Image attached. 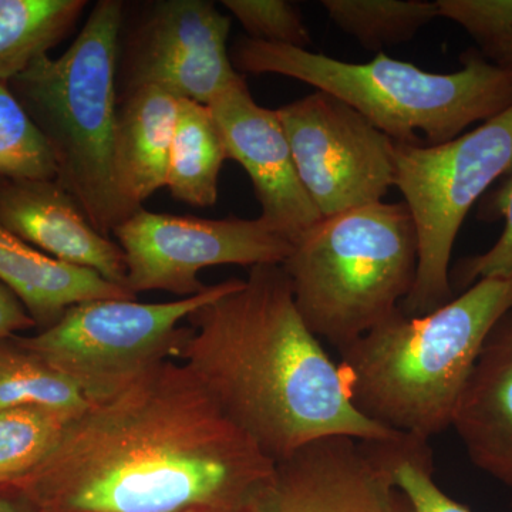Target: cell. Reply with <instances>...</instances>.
<instances>
[{
    "label": "cell",
    "mask_w": 512,
    "mask_h": 512,
    "mask_svg": "<svg viewBox=\"0 0 512 512\" xmlns=\"http://www.w3.org/2000/svg\"><path fill=\"white\" fill-rule=\"evenodd\" d=\"M275 467L171 359L90 404L9 484L42 512H244Z\"/></svg>",
    "instance_id": "obj_1"
},
{
    "label": "cell",
    "mask_w": 512,
    "mask_h": 512,
    "mask_svg": "<svg viewBox=\"0 0 512 512\" xmlns=\"http://www.w3.org/2000/svg\"><path fill=\"white\" fill-rule=\"evenodd\" d=\"M187 325L177 360L275 463L326 437L400 434L356 409L342 369L296 308L282 265L249 268L247 279L191 313Z\"/></svg>",
    "instance_id": "obj_2"
},
{
    "label": "cell",
    "mask_w": 512,
    "mask_h": 512,
    "mask_svg": "<svg viewBox=\"0 0 512 512\" xmlns=\"http://www.w3.org/2000/svg\"><path fill=\"white\" fill-rule=\"evenodd\" d=\"M511 309L512 279L478 281L429 315L397 309L339 350L356 409L421 440L450 429L485 340Z\"/></svg>",
    "instance_id": "obj_3"
},
{
    "label": "cell",
    "mask_w": 512,
    "mask_h": 512,
    "mask_svg": "<svg viewBox=\"0 0 512 512\" xmlns=\"http://www.w3.org/2000/svg\"><path fill=\"white\" fill-rule=\"evenodd\" d=\"M239 74H279L348 104L396 143L439 146L512 106V69L478 53L463 69L424 72L413 63L379 53L366 63L342 62L299 47L242 36L232 46Z\"/></svg>",
    "instance_id": "obj_4"
},
{
    "label": "cell",
    "mask_w": 512,
    "mask_h": 512,
    "mask_svg": "<svg viewBox=\"0 0 512 512\" xmlns=\"http://www.w3.org/2000/svg\"><path fill=\"white\" fill-rule=\"evenodd\" d=\"M124 3L99 0L69 49L8 83L55 160L56 183L104 237L127 220L113 171Z\"/></svg>",
    "instance_id": "obj_5"
},
{
    "label": "cell",
    "mask_w": 512,
    "mask_h": 512,
    "mask_svg": "<svg viewBox=\"0 0 512 512\" xmlns=\"http://www.w3.org/2000/svg\"><path fill=\"white\" fill-rule=\"evenodd\" d=\"M417 262L409 208L380 201L322 218L293 245L282 268L306 326L342 350L400 308Z\"/></svg>",
    "instance_id": "obj_6"
},
{
    "label": "cell",
    "mask_w": 512,
    "mask_h": 512,
    "mask_svg": "<svg viewBox=\"0 0 512 512\" xmlns=\"http://www.w3.org/2000/svg\"><path fill=\"white\" fill-rule=\"evenodd\" d=\"M512 175V106L476 130L439 144L394 141V187L412 214L419 262L400 309L424 316L453 301L451 252L464 218L494 181Z\"/></svg>",
    "instance_id": "obj_7"
},
{
    "label": "cell",
    "mask_w": 512,
    "mask_h": 512,
    "mask_svg": "<svg viewBox=\"0 0 512 512\" xmlns=\"http://www.w3.org/2000/svg\"><path fill=\"white\" fill-rule=\"evenodd\" d=\"M241 282L228 279L171 302L96 299L79 303L50 328L15 339L72 379L90 402H97L165 360H177L188 335V316Z\"/></svg>",
    "instance_id": "obj_8"
},
{
    "label": "cell",
    "mask_w": 512,
    "mask_h": 512,
    "mask_svg": "<svg viewBox=\"0 0 512 512\" xmlns=\"http://www.w3.org/2000/svg\"><path fill=\"white\" fill-rule=\"evenodd\" d=\"M126 262V289L190 298L207 289L198 274L218 265H282L293 245L264 222L140 210L114 229Z\"/></svg>",
    "instance_id": "obj_9"
},
{
    "label": "cell",
    "mask_w": 512,
    "mask_h": 512,
    "mask_svg": "<svg viewBox=\"0 0 512 512\" xmlns=\"http://www.w3.org/2000/svg\"><path fill=\"white\" fill-rule=\"evenodd\" d=\"M278 114L323 218L383 201L394 187V141L348 104L316 90Z\"/></svg>",
    "instance_id": "obj_10"
},
{
    "label": "cell",
    "mask_w": 512,
    "mask_h": 512,
    "mask_svg": "<svg viewBox=\"0 0 512 512\" xmlns=\"http://www.w3.org/2000/svg\"><path fill=\"white\" fill-rule=\"evenodd\" d=\"M231 23L207 0L154 2L120 33L117 99L158 87L208 106L244 77L228 52Z\"/></svg>",
    "instance_id": "obj_11"
},
{
    "label": "cell",
    "mask_w": 512,
    "mask_h": 512,
    "mask_svg": "<svg viewBox=\"0 0 512 512\" xmlns=\"http://www.w3.org/2000/svg\"><path fill=\"white\" fill-rule=\"evenodd\" d=\"M244 512H413L365 441L326 437L276 463Z\"/></svg>",
    "instance_id": "obj_12"
},
{
    "label": "cell",
    "mask_w": 512,
    "mask_h": 512,
    "mask_svg": "<svg viewBox=\"0 0 512 512\" xmlns=\"http://www.w3.org/2000/svg\"><path fill=\"white\" fill-rule=\"evenodd\" d=\"M228 158L247 171L259 205V220L295 245L320 220L293 160L278 110L259 106L242 77L208 104Z\"/></svg>",
    "instance_id": "obj_13"
},
{
    "label": "cell",
    "mask_w": 512,
    "mask_h": 512,
    "mask_svg": "<svg viewBox=\"0 0 512 512\" xmlns=\"http://www.w3.org/2000/svg\"><path fill=\"white\" fill-rule=\"evenodd\" d=\"M0 225L39 251L92 269L111 284L126 288L120 245L101 235L56 181L2 180Z\"/></svg>",
    "instance_id": "obj_14"
},
{
    "label": "cell",
    "mask_w": 512,
    "mask_h": 512,
    "mask_svg": "<svg viewBox=\"0 0 512 512\" xmlns=\"http://www.w3.org/2000/svg\"><path fill=\"white\" fill-rule=\"evenodd\" d=\"M451 427L474 466L512 488V309L485 340Z\"/></svg>",
    "instance_id": "obj_15"
},
{
    "label": "cell",
    "mask_w": 512,
    "mask_h": 512,
    "mask_svg": "<svg viewBox=\"0 0 512 512\" xmlns=\"http://www.w3.org/2000/svg\"><path fill=\"white\" fill-rule=\"evenodd\" d=\"M180 97L144 87L117 99L113 171L127 217L167 184Z\"/></svg>",
    "instance_id": "obj_16"
},
{
    "label": "cell",
    "mask_w": 512,
    "mask_h": 512,
    "mask_svg": "<svg viewBox=\"0 0 512 512\" xmlns=\"http://www.w3.org/2000/svg\"><path fill=\"white\" fill-rule=\"evenodd\" d=\"M0 282L15 293L35 320L50 328L67 309L96 299H137L126 288L92 271L59 261L0 225Z\"/></svg>",
    "instance_id": "obj_17"
},
{
    "label": "cell",
    "mask_w": 512,
    "mask_h": 512,
    "mask_svg": "<svg viewBox=\"0 0 512 512\" xmlns=\"http://www.w3.org/2000/svg\"><path fill=\"white\" fill-rule=\"evenodd\" d=\"M225 160L227 148L210 107L180 99L165 184L171 197L194 207L214 205Z\"/></svg>",
    "instance_id": "obj_18"
},
{
    "label": "cell",
    "mask_w": 512,
    "mask_h": 512,
    "mask_svg": "<svg viewBox=\"0 0 512 512\" xmlns=\"http://www.w3.org/2000/svg\"><path fill=\"white\" fill-rule=\"evenodd\" d=\"M86 0H0V82L9 83L69 35Z\"/></svg>",
    "instance_id": "obj_19"
},
{
    "label": "cell",
    "mask_w": 512,
    "mask_h": 512,
    "mask_svg": "<svg viewBox=\"0 0 512 512\" xmlns=\"http://www.w3.org/2000/svg\"><path fill=\"white\" fill-rule=\"evenodd\" d=\"M90 404L72 379L23 348L15 336L0 342V410L37 407L76 417Z\"/></svg>",
    "instance_id": "obj_20"
},
{
    "label": "cell",
    "mask_w": 512,
    "mask_h": 512,
    "mask_svg": "<svg viewBox=\"0 0 512 512\" xmlns=\"http://www.w3.org/2000/svg\"><path fill=\"white\" fill-rule=\"evenodd\" d=\"M322 8L342 32L369 50L409 42L431 20L439 18L429 0H323Z\"/></svg>",
    "instance_id": "obj_21"
},
{
    "label": "cell",
    "mask_w": 512,
    "mask_h": 512,
    "mask_svg": "<svg viewBox=\"0 0 512 512\" xmlns=\"http://www.w3.org/2000/svg\"><path fill=\"white\" fill-rule=\"evenodd\" d=\"M367 450L406 497L413 512H473L444 493L434 480L429 441L397 434L393 439L365 441Z\"/></svg>",
    "instance_id": "obj_22"
},
{
    "label": "cell",
    "mask_w": 512,
    "mask_h": 512,
    "mask_svg": "<svg viewBox=\"0 0 512 512\" xmlns=\"http://www.w3.org/2000/svg\"><path fill=\"white\" fill-rule=\"evenodd\" d=\"M76 417L37 407L0 410V484L15 483L35 470Z\"/></svg>",
    "instance_id": "obj_23"
},
{
    "label": "cell",
    "mask_w": 512,
    "mask_h": 512,
    "mask_svg": "<svg viewBox=\"0 0 512 512\" xmlns=\"http://www.w3.org/2000/svg\"><path fill=\"white\" fill-rule=\"evenodd\" d=\"M50 148L8 83L0 82V178L56 181Z\"/></svg>",
    "instance_id": "obj_24"
},
{
    "label": "cell",
    "mask_w": 512,
    "mask_h": 512,
    "mask_svg": "<svg viewBox=\"0 0 512 512\" xmlns=\"http://www.w3.org/2000/svg\"><path fill=\"white\" fill-rule=\"evenodd\" d=\"M222 5L241 23L249 39L308 49L311 33L301 9L286 0H222Z\"/></svg>",
    "instance_id": "obj_25"
},
{
    "label": "cell",
    "mask_w": 512,
    "mask_h": 512,
    "mask_svg": "<svg viewBox=\"0 0 512 512\" xmlns=\"http://www.w3.org/2000/svg\"><path fill=\"white\" fill-rule=\"evenodd\" d=\"M439 16L453 20L495 59L512 39V0H437Z\"/></svg>",
    "instance_id": "obj_26"
},
{
    "label": "cell",
    "mask_w": 512,
    "mask_h": 512,
    "mask_svg": "<svg viewBox=\"0 0 512 512\" xmlns=\"http://www.w3.org/2000/svg\"><path fill=\"white\" fill-rule=\"evenodd\" d=\"M487 212L493 220L504 218L503 234L484 254L460 262L456 281L461 288H470L483 279H512V175L501 190L495 192Z\"/></svg>",
    "instance_id": "obj_27"
},
{
    "label": "cell",
    "mask_w": 512,
    "mask_h": 512,
    "mask_svg": "<svg viewBox=\"0 0 512 512\" xmlns=\"http://www.w3.org/2000/svg\"><path fill=\"white\" fill-rule=\"evenodd\" d=\"M36 328L35 320L8 286L0 282V342Z\"/></svg>",
    "instance_id": "obj_28"
},
{
    "label": "cell",
    "mask_w": 512,
    "mask_h": 512,
    "mask_svg": "<svg viewBox=\"0 0 512 512\" xmlns=\"http://www.w3.org/2000/svg\"><path fill=\"white\" fill-rule=\"evenodd\" d=\"M0 512H42L25 490L16 484H0Z\"/></svg>",
    "instance_id": "obj_29"
},
{
    "label": "cell",
    "mask_w": 512,
    "mask_h": 512,
    "mask_svg": "<svg viewBox=\"0 0 512 512\" xmlns=\"http://www.w3.org/2000/svg\"><path fill=\"white\" fill-rule=\"evenodd\" d=\"M495 64L498 66L508 67L512 69V39L507 43V46L498 53V56L494 59Z\"/></svg>",
    "instance_id": "obj_30"
},
{
    "label": "cell",
    "mask_w": 512,
    "mask_h": 512,
    "mask_svg": "<svg viewBox=\"0 0 512 512\" xmlns=\"http://www.w3.org/2000/svg\"><path fill=\"white\" fill-rule=\"evenodd\" d=\"M3 178H0V183H2Z\"/></svg>",
    "instance_id": "obj_31"
}]
</instances>
